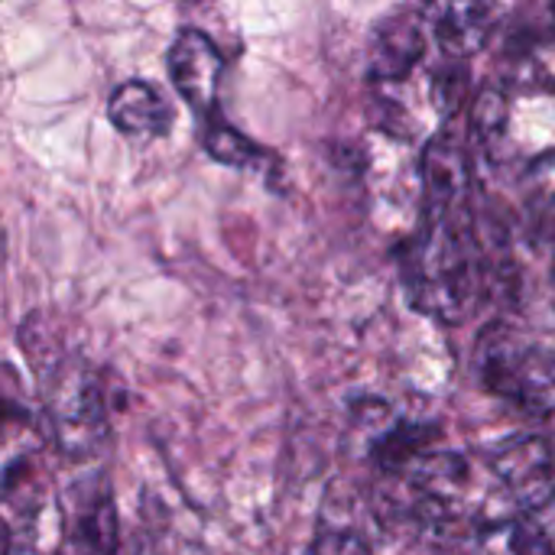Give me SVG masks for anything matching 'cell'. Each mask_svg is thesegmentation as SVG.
<instances>
[{
  "instance_id": "6da1fadb",
  "label": "cell",
  "mask_w": 555,
  "mask_h": 555,
  "mask_svg": "<svg viewBox=\"0 0 555 555\" xmlns=\"http://www.w3.org/2000/svg\"><path fill=\"white\" fill-rule=\"evenodd\" d=\"M403 286L423 315L459 325L481 293V234L472 211L426 215L403 247Z\"/></svg>"
},
{
  "instance_id": "7a4b0ae2",
  "label": "cell",
  "mask_w": 555,
  "mask_h": 555,
  "mask_svg": "<svg viewBox=\"0 0 555 555\" xmlns=\"http://www.w3.org/2000/svg\"><path fill=\"white\" fill-rule=\"evenodd\" d=\"M481 380L494 397L533 413L555 416V354L514 341L511 335L488 338L478 354Z\"/></svg>"
},
{
  "instance_id": "3957f363",
  "label": "cell",
  "mask_w": 555,
  "mask_h": 555,
  "mask_svg": "<svg viewBox=\"0 0 555 555\" xmlns=\"http://www.w3.org/2000/svg\"><path fill=\"white\" fill-rule=\"evenodd\" d=\"M49 416L62 446H81L107 429V387L104 374L81 358H68L55 367L49 384Z\"/></svg>"
},
{
  "instance_id": "277c9868",
  "label": "cell",
  "mask_w": 555,
  "mask_h": 555,
  "mask_svg": "<svg viewBox=\"0 0 555 555\" xmlns=\"http://www.w3.org/2000/svg\"><path fill=\"white\" fill-rule=\"evenodd\" d=\"M166 65H169V78H172L176 91L192 107L198 124L205 127V124L218 120L221 117L218 85H221V72H224V55L218 52V46L202 29H182L169 46Z\"/></svg>"
},
{
  "instance_id": "5b68a950",
  "label": "cell",
  "mask_w": 555,
  "mask_h": 555,
  "mask_svg": "<svg viewBox=\"0 0 555 555\" xmlns=\"http://www.w3.org/2000/svg\"><path fill=\"white\" fill-rule=\"evenodd\" d=\"M491 472L520 511H540L555 501V449L540 436L504 442L491 455Z\"/></svg>"
},
{
  "instance_id": "8992f818",
  "label": "cell",
  "mask_w": 555,
  "mask_h": 555,
  "mask_svg": "<svg viewBox=\"0 0 555 555\" xmlns=\"http://www.w3.org/2000/svg\"><path fill=\"white\" fill-rule=\"evenodd\" d=\"M429 49V29L423 13L416 10H397L384 16L374 29L367 75L374 81H403L410 78Z\"/></svg>"
},
{
  "instance_id": "52a82bcc",
  "label": "cell",
  "mask_w": 555,
  "mask_h": 555,
  "mask_svg": "<svg viewBox=\"0 0 555 555\" xmlns=\"http://www.w3.org/2000/svg\"><path fill=\"white\" fill-rule=\"evenodd\" d=\"M423 20L449 59L475 55L498 20V0H426Z\"/></svg>"
},
{
  "instance_id": "ba28073f",
  "label": "cell",
  "mask_w": 555,
  "mask_h": 555,
  "mask_svg": "<svg viewBox=\"0 0 555 555\" xmlns=\"http://www.w3.org/2000/svg\"><path fill=\"white\" fill-rule=\"evenodd\" d=\"M423 189H426V215H455L468 208L472 166L455 140L436 137L426 143Z\"/></svg>"
},
{
  "instance_id": "9c48e42d",
  "label": "cell",
  "mask_w": 555,
  "mask_h": 555,
  "mask_svg": "<svg viewBox=\"0 0 555 555\" xmlns=\"http://www.w3.org/2000/svg\"><path fill=\"white\" fill-rule=\"evenodd\" d=\"M111 124L127 137H166L172 127L169 101L146 81H124L107 101Z\"/></svg>"
},
{
  "instance_id": "30bf717a",
  "label": "cell",
  "mask_w": 555,
  "mask_h": 555,
  "mask_svg": "<svg viewBox=\"0 0 555 555\" xmlns=\"http://www.w3.org/2000/svg\"><path fill=\"white\" fill-rule=\"evenodd\" d=\"M397 475L406 478V485L436 507H449L472 481V468L455 452H420L413 462H406Z\"/></svg>"
},
{
  "instance_id": "8fae6325",
  "label": "cell",
  "mask_w": 555,
  "mask_h": 555,
  "mask_svg": "<svg viewBox=\"0 0 555 555\" xmlns=\"http://www.w3.org/2000/svg\"><path fill=\"white\" fill-rule=\"evenodd\" d=\"M117 511L111 501L107 485L98 488V494L81 504V511L75 507L72 517V546L78 555H117Z\"/></svg>"
},
{
  "instance_id": "7c38bea8",
  "label": "cell",
  "mask_w": 555,
  "mask_h": 555,
  "mask_svg": "<svg viewBox=\"0 0 555 555\" xmlns=\"http://www.w3.org/2000/svg\"><path fill=\"white\" fill-rule=\"evenodd\" d=\"M478 555H555V546L530 517H504L478 533Z\"/></svg>"
},
{
  "instance_id": "4fadbf2b",
  "label": "cell",
  "mask_w": 555,
  "mask_h": 555,
  "mask_svg": "<svg viewBox=\"0 0 555 555\" xmlns=\"http://www.w3.org/2000/svg\"><path fill=\"white\" fill-rule=\"evenodd\" d=\"M524 211L537 234H555V150L540 153L520 179Z\"/></svg>"
},
{
  "instance_id": "5bb4252c",
  "label": "cell",
  "mask_w": 555,
  "mask_h": 555,
  "mask_svg": "<svg viewBox=\"0 0 555 555\" xmlns=\"http://www.w3.org/2000/svg\"><path fill=\"white\" fill-rule=\"evenodd\" d=\"M202 146L208 150L211 159L224 163V166H260L267 163V150H260L254 140H247L237 127H231L224 117L211 120L202 127Z\"/></svg>"
},
{
  "instance_id": "9a60e30c",
  "label": "cell",
  "mask_w": 555,
  "mask_h": 555,
  "mask_svg": "<svg viewBox=\"0 0 555 555\" xmlns=\"http://www.w3.org/2000/svg\"><path fill=\"white\" fill-rule=\"evenodd\" d=\"M514 85L527 91H550L555 88V39L537 36L527 39L520 49H514Z\"/></svg>"
},
{
  "instance_id": "2e32d148",
  "label": "cell",
  "mask_w": 555,
  "mask_h": 555,
  "mask_svg": "<svg viewBox=\"0 0 555 555\" xmlns=\"http://www.w3.org/2000/svg\"><path fill=\"white\" fill-rule=\"evenodd\" d=\"M472 130L488 159H501V146L507 140V98L498 88H485L475 101Z\"/></svg>"
},
{
  "instance_id": "e0dca14e",
  "label": "cell",
  "mask_w": 555,
  "mask_h": 555,
  "mask_svg": "<svg viewBox=\"0 0 555 555\" xmlns=\"http://www.w3.org/2000/svg\"><path fill=\"white\" fill-rule=\"evenodd\" d=\"M436 436L439 433H429V426H397L374 446V459L384 472L397 475L406 462H413L420 452H426Z\"/></svg>"
},
{
  "instance_id": "ac0fdd59",
  "label": "cell",
  "mask_w": 555,
  "mask_h": 555,
  "mask_svg": "<svg viewBox=\"0 0 555 555\" xmlns=\"http://www.w3.org/2000/svg\"><path fill=\"white\" fill-rule=\"evenodd\" d=\"M42 488V475L36 472V465L29 459H20L16 465H10L7 478H3V494L16 504L20 514L36 511L39 498H33V491Z\"/></svg>"
},
{
  "instance_id": "d6986e66",
  "label": "cell",
  "mask_w": 555,
  "mask_h": 555,
  "mask_svg": "<svg viewBox=\"0 0 555 555\" xmlns=\"http://www.w3.org/2000/svg\"><path fill=\"white\" fill-rule=\"evenodd\" d=\"M465 88H468V72L465 65H449V68H439L436 78H433V101L439 107L442 117H449L452 111H459L462 98H465Z\"/></svg>"
},
{
  "instance_id": "ffe728a7",
  "label": "cell",
  "mask_w": 555,
  "mask_h": 555,
  "mask_svg": "<svg viewBox=\"0 0 555 555\" xmlns=\"http://www.w3.org/2000/svg\"><path fill=\"white\" fill-rule=\"evenodd\" d=\"M312 555H374V550L348 530H322L312 540Z\"/></svg>"
},
{
  "instance_id": "44dd1931",
  "label": "cell",
  "mask_w": 555,
  "mask_h": 555,
  "mask_svg": "<svg viewBox=\"0 0 555 555\" xmlns=\"http://www.w3.org/2000/svg\"><path fill=\"white\" fill-rule=\"evenodd\" d=\"M20 416H23V413H20V406L0 393V442H3V436H7V429H10V423H16Z\"/></svg>"
},
{
  "instance_id": "7402d4cb",
  "label": "cell",
  "mask_w": 555,
  "mask_h": 555,
  "mask_svg": "<svg viewBox=\"0 0 555 555\" xmlns=\"http://www.w3.org/2000/svg\"><path fill=\"white\" fill-rule=\"evenodd\" d=\"M0 555H10V527L0 517Z\"/></svg>"
},
{
  "instance_id": "603a6c76",
  "label": "cell",
  "mask_w": 555,
  "mask_h": 555,
  "mask_svg": "<svg viewBox=\"0 0 555 555\" xmlns=\"http://www.w3.org/2000/svg\"><path fill=\"white\" fill-rule=\"evenodd\" d=\"M553 10H555V3H553Z\"/></svg>"
},
{
  "instance_id": "cb8c5ba5",
  "label": "cell",
  "mask_w": 555,
  "mask_h": 555,
  "mask_svg": "<svg viewBox=\"0 0 555 555\" xmlns=\"http://www.w3.org/2000/svg\"><path fill=\"white\" fill-rule=\"evenodd\" d=\"M553 504H555V501H553Z\"/></svg>"
}]
</instances>
